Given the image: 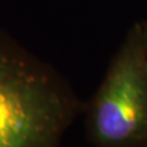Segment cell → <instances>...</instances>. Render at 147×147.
<instances>
[{"mask_svg": "<svg viewBox=\"0 0 147 147\" xmlns=\"http://www.w3.org/2000/svg\"><path fill=\"white\" fill-rule=\"evenodd\" d=\"M84 109L57 72L0 39V147H61Z\"/></svg>", "mask_w": 147, "mask_h": 147, "instance_id": "6da1fadb", "label": "cell"}, {"mask_svg": "<svg viewBox=\"0 0 147 147\" xmlns=\"http://www.w3.org/2000/svg\"><path fill=\"white\" fill-rule=\"evenodd\" d=\"M82 114L92 147H147V58L139 25Z\"/></svg>", "mask_w": 147, "mask_h": 147, "instance_id": "7a4b0ae2", "label": "cell"}, {"mask_svg": "<svg viewBox=\"0 0 147 147\" xmlns=\"http://www.w3.org/2000/svg\"><path fill=\"white\" fill-rule=\"evenodd\" d=\"M140 26V32H141V38H142V43H144V48H145V53H146V58H147V24H142Z\"/></svg>", "mask_w": 147, "mask_h": 147, "instance_id": "3957f363", "label": "cell"}]
</instances>
